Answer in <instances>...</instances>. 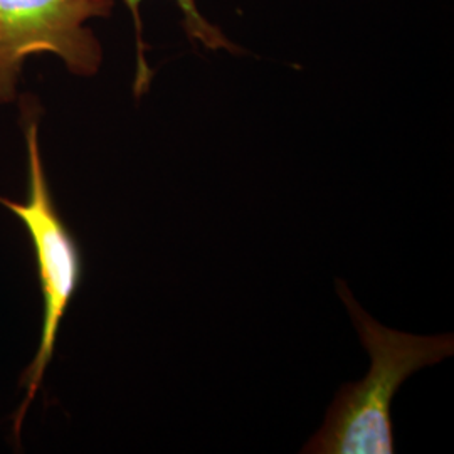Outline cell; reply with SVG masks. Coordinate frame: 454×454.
Instances as JSON below:
<instances>
[{
  "label": "cell",
  "instance_id": "obj_3",
  "mask_svg": "<svg viewBox=\"0 0 454 454\" xmlns=\"http://www.w3.org/2000/svg\"><path fill=\"white\" fill-rule=\"evenodd\" d=\"M114 9V0H0V103L16 99L22 66L33 54H54L69 73L95 76L103 48L86 24Z\"/></svg>",
  "mask_w": 454,
  "mask_h": 454
},
{
  "label": "cell",
  "instance_id": "obj_4",
  "mask_svg": "<svg viewBox=\"0 0 454 454\" xmlns=\"http://www.w3.org/2000/svg\"><path fill=\"white\" fill-rule=\"evenodd\" d=\"M125 5L130 9L135 29H137V44H138V65H137V82H135V93L140 95L148 82L152 80V71L146 65L145 49H144V39H142V19H140V5L142 0H123ZM184 14V26L189 37L192 41H199L202 46L219 51L226 49L229 52H236V46L227 39L223 31L211 24L206 17L200 14L195 0H176Z\"/></svg>",
  "mask_w": 454,
  "mask_h": 454
},
{
  "label": "cell",
  "instance_id": "obj_2",
  "mask_svg": "<svg viewBox=\"0 0 454 454\" xmlns=\"http://www.w3.org/2000/svg\"><path fill=\"white\" fill-rule=\"evenodd\" d=\"M37 110H33L31 99H22V125L27 145L29 163V197L26 202L9 200L0 195V206L14 212L27 227L35 253L37 275L44 300V322L37 354L31 367L24 373L22 386H26V401L17 412L14 429L19 436L26 412L43 384V377L54 356L59 325L65 317L74 293L82 279V256L80 246L73 238L65 221L61 219L52 195L49 191L48 177L39 146V121Z\"/></svg>",
  "mask_w": 454,
  "mask_h": 454
},
{
  "label": "cell",
  "instance_id": "obj_1",
  "mask_svg": "<svg viewBox=\"0 0 454 454\" xmlns=\"http://www.w3.org/2000/svg\"><path fill=\"white\" fill-rule=\"evenodd\" d=\"M337 290L372 364L362 382L339 390L322 429L301 453H395L392 401L409 375L453 356V335L419 337L392 330L360 309L343 281H337Z\"/></svg>",
  "mask_w": 454,
  "mask_h": 454
}]
</instances>
